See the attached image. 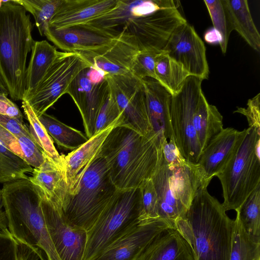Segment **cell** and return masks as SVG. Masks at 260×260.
<instances>
[{
	"mask_svg": "<svg viewBox=\"0 0 260 260\" xmlns=\"http://www.w3.org/2000/svg\"><path fill=\"white\" fill-rule=\"evenodd\" d=\"M162 156L157 134L146 137L122 125L110 132L101 153L111 181L120 191L139 188L151 179Z\"/></svg>",
	"mask_w": 260,
	"mask_h": 260,
	"instance_id": "cell-1",
	"label": "cell"
},
{
	"mask_svg": "<svg viewBox=\"0 0 260 260\" xmlns=\"http://www.w3.org/2000/svg\"><path fill=\"white\" fill-rule=\"evenodd\" d=\"M207 188L198 189L174 229L189 244L193 260H230L234 220Z\"/></svg>",
	"mask_w": 260,
	"mask_h": 260,
	"instance_id": "cell-2",
	"label": "cell"
},
{
	"mask_svg": "<svg viewBox=\"0 0 260 260\" xmlns=\"http://www.w3.org/2000/svg\"><path fill=\"white\" fill-rule=\"evenodd\" d=\"M2 190L11 234L32 248L41 260H60L45 224L39 188L22 179L5 183Z\"/></svg>",
	"mask_w": 260,
	"mask_h": 260,
	"instance_id": "cell-3",
	"label": "cell"
},
{
	"mask_svg": "<svg viewBox=\"0 0 260 260\" xmlns=\"http://www.w3.org/2000/svg\"><path fill=\"white\" fill-rule=\"evenodd\" d=\"M26 11L15 1H3L0 7V75L9 94L22 100L25 93L26 62L35 41Z\"/></svg>",
	"mask_w": 260,
	"mask_h": 260,
	"instance_id": "cell-4",
	"label": "cell"
},
{
	"mask_svg": "<svg viewBox=\"0 0 260 260\" xmlns=\"http://www.w3.org/2000/svg\"><path fill=\"white\" fill-rule=\"evenodd\" d=\"M119 191L110 180L105 160L100 157L90 166L76 192L70 196L64 216L72 224L88 232Z\"/></svg>",
	"mask_w": 260,
	"mask_h": 260,
	"instance_id": "cell-5",
	"label": "cell"
},
{
	"mask_svg": "<svg viewBox=\"0 0 260 260\" xmlns=\"http://www.w3.org/2000/svg\"><path fill=\"white\" fill-rule=\"evenodd\" d=\"M216 176L222 186L224 209L237 210L260 184V130L248 127L237 153Z\"/></svg>",
	"mask_w": 260,
	"mask_h": 260,
	"instance_id": "cell-6",
	"label": "cell"
},
{
	"mask_svg": "<svg viewBox=\"0 0 260 260\" xmlns=\"http://www.w3.org/2000/svg\"><path fill=\"white\" fill-rule=\"evenodd\" d=\"M140 189L119 191L87 232L83 260H92L114 241L139 224Z\"/></svg>",
	"mask_w": 260,
	"mask_h": 260,
	"instance_id": "cell-7",
	"label": "cell"
},
{
	"mask_svg": "<svg viewBox=\"0 0 260 260\" xmlns=\"http://www.w3.org/2000/svg\"><path fill=\"white\" fill-rule=\"evenodd\" d=\"M203 79L189 76L173 95L170 118L173 137L185 159L197 164L202 151L193 125V114L201 93Z\"/></svg>",
	"mask_w": 260,
	"mask_h": 260,
	"instance_id": "cell-8",
	"label": "cell"
},
{
	"mask_svg": "<svg viewBox=\"0 0 260 260\" xmlns=\"http://www.w3.org/2000/svg\"><path fill=\"white\" fill-rule=\"evenodd\" d=\"M90 65L78 53L60 52L34 92L26 101L39 117L64 94L76 76Z\"/></svg>",
	"mask_w": 260,
	"mask_h": 260,
	"instance_id": "cell-9",
	"label": "cell"
},
{
	"mask_svg": "<svg viewBox=\"0 0 260 260\" xmlns=\"http://www.w3.org/2000/svg\"><path fill=\"white\" fill-rule=\"evenodd\" d=\"M110 91L122 116V126L149 137L156 134L150 124L142 80L133 75L106 76Z\"/></svg>",
	"mask_w": 260,
	"mask_h": 260,
	"instance_id": "cell-10",
	"label": "cell"
},
{
	"mask_svg": "<svg viewBox=\"0 0 260 260\" xmlns=\"http://www.w3.org/2000/svg\"><path fill=\"white\" fill-rule=\"evenodd\" d=\"M186 22L177 7L164 8L129 19L122 29L135 37L139 52H162L175 30Z\"/></svg>",
	"mask_w": 260,
	"mask_h": 260,
	"instance_id": "cell-11",
	"label": "cell"
},
{
	"mask_svg": "<svg viewBox=\"0 0 260 260\" xmlns=\"http://www.w3.org/2000/svg\"><path fill=\"white\" fill-rule=\"evenodd\" d=\"M139 50L135 37L122 29L110 43L79 54L93 68L105 76L132 75L131 69Z\"/></svg>",
	"mask_w": 260,
	"mask_h": 260,
	"instance_id": "cell-12",
	"label": "cell"
},
{
	"mask_svg": "<svg viewBox=\"0 0 260 260\" xmlns=\"http://www.w3.org/2000/svg\"><path fill=\"white\" fill-rule=\"evenodd\" d=\"M41 208L47 229L60 260H83L87 232L69 222L63 213L51 206L42 194Z\"/></svg>",
	"mask_w": 260,
	"mask_h": 260,
	"instance_id": "cell-13",
	"label": "cell"
},
{
	"mask_svg": "<svg viewBox=\"0 0 260 260\" xmlns=\"http://www.w3.org/2000/svg\"><path fill=\"white\" fill-rule=\"evenodd\" d=\"M164 51L181 65L190 76L203 80L208 78L206 47L193 27L187 22L175 30Z\"/></svg>",
	"mask_w": 260,
	"mask_h": 260,
	"instance_id": "cell-14",
	"label": "cell"
},
{
	"mask_svg": "<svg viewBox=\"0 0 260 260\" xmlns=\"http://www.w3.org/2000/svg\"><path fill=\"white\" fill-rule=\"evenodd\" d=\"M171 228L173 227L169 222L161 219L139 224L92 260H139L151 243L162 231Z\"/></svg>",
	"mask_w": 260,
	"mask_h": 260,
	"instance_id": "cell-15",
	"label": "cell"
},
{
	"mask_svg": "<svg viewBox=\"0 0 260 260\" xmlns=\"http://www.w3.org/2000/svg\"><path fill=\"white\" fill-rule=\"evenodd\" d=\"M248 128L239 131L226 127L214 136L202 151L197 163L208 186L212 179L224 169L242 143Z\"/></svg>",
	"mask_w": 260,
	"mask_h": 260,
	"instance_id": "cell-16",
	"label": "cell"
},
{
	"mask_svg": "<svg viewBox=\"0 0 260 260\" xmlns=\"http://www.w3.org/2000/svg\"><path fill=\"white\" fill-rule=\"evenodd\" d=\"M121 31L103 29L85 23L59 29L48 27L44 35L64 52L77 53L105 46Z\"/></svg>",
	"mask_w": 260,
	"mask_h": 260,
	"instance_id": "cell-17",
	"label": "cell"
},
{
	"mask_svg": "<svg viewBox=\"0 0 260 260\" xmlns=\"http://www.w3.org/2000/svg\"><path fill=\"white\" fill-rule=\"evenodd\" d=\"M88 68L76 76L66 93L71 96L76 105L82 119L85 135L89 139L94 135L96 119L109 88L106 79L100 83L91 82L87 75Z\"/></svg>",
	"mask_w": 260,
	"mask_h": 260,
	"instance_id": "cell-18",
	"label": "cell"
},
{
	"mask_svg": "<svg viewBox=\"0 0 260 260\" xmlns=\"http://www.w3.org/2000/svg\"><path fill=\"white\" fill-rule=\"evenodd\" d=\"M122 116L90 138L77 149L64 155L63 162L70 196L74 194L84 173L90 166L101 157L103 144L112 129L121 125Z\"/></svg>",
	"mask_w": 260,
	"mask_h": 260,
	"instance_id": "cell-19",
	"label": "cell"
},
{
	"mask_svg": "<svg viewBox=\"0 0 260 260\" xmlns=\"http://www.w3.org/2000/svg\"><path fill=\"white\" fill-rule=\"evenodd\" d=\"M44 155L43 163L33 168L28 179L39 188L42 197L51 206L63 213L70 198L64 165L53 161L44 152Z\"/></svg>",
	"mask_w": 260,
	"mask_h": 260,
	"instance_id": "cell-20",
	"label": "cell"
},
{
	"mask_svg": "<svg viewBox=\"0 0 260 260\" xmlns=\"http://www.w3.org/2000/svg\"><path fill=\"white\" fill-rule=\"evenodd\" d=\"M141 80L145 90L149 119L161 144L173 137L170 118L173 95L154 78L147 77Z\"/></svg>",
	"mask_w": 260,
	"mask_h": 260,
	"instance_id": "cell-21",
	"label": "cell"
},
{
	"mask_svg": "<svg viewBox=\"0 0 260 260\" xmlns=\"http://www.w3.org/2000/svg\"><path fill=\"white\" fill-rule=\"evenodd\" d=\"M173 7L177 6L173 0H118L114 8L87 24L98 28L114 30L118 26H123L131 19Z\"/></svg>",
	"mask_w": 260,
	"mask_h": 260,
	"instance_id": "cell-22",
	"label": "cell"
},
{
	"mask_svg": "<svg viewBox=\"0 0 260 260\" xmlns=\"http://www.w3.org/2000/svg\"><path fill=\"white\" fill-rule=\"evenodd\" d=\"M118 0H62L49 27L54 29L85 24L114 8Z\"/></svg>",
	"mask_w": 260,
	"mask_h": 260,
	"instance_id": "cell-23",
	"label": "cell"
},
{
	"mask_svg": "<svg viewBox=\"0 0 260 260\" xmlns=\"http://www.w3.org/2000/svg\"><path fill=\"white\" fill-rule=\"evenodd\" d=\"M139 260H193L191 248L175 229L162 231L147 247Z\"/></svg>",
	"mask_w": 260,
	"mask_h": 260,
	"instance_id": "cell-24",
	"label": "cell"
},
{
	"mask_svg": "<svg viewBox=\"0 0 260 260\" xmlns=\"http://www.w3.org/2000/svg\"><path fill=\"white\" fill-rule=\"evenodd\" d=\"M60 53L46 40L35 41L25 71V93L22 100L34 92Z\"/></svg>",
	"mask_w": 260,
	"mask_h": 260,
	"instance_id": "cell-25",
	"label": "cell"
},
{
	"mask_svg": "<svg viewBox=\"0 0 260 260\" xmlns=\"http://www.w3.org/2000/svg\"><path fill=\"white\" fill-rule=\"evenodd\" d=\"M223 117L216 106L210 105L203 92L193 114V125L202 151L210 140L223 128Z\"/></svg>",
	"mask_w": 260,
	"mask_h": 260,
	"instance_id": "cell-26",
	"label": "cell"
},
{
	"mask_svg": "<svg viewBox=\"0 0 260 260\" xmlns=\"http://www.w3.org/2000/svg\"><path fill=\"white\" fill-rule=\"evenodd\" d=\"M233 30H236L247 44L260 50V35L253 21L246 0H222Z\"/></svg>",
	"mask_w": 260,
	"mask_h": 260,
	"instance_id": "cell-27",
	"label": "cell"
},
{
	"mask_svg": "<svg viewBox=\"0 0 260 260\" xmlns=\"http://www.w3.org/2000/svg\"><path fill=\"white\" fill-rule=\"evenodd\" d=\"M0 143L34 168L44 161V152L30 133L15 135L0 125Z\"/></svg>",
	"mask_w": 260,
	"mask_h": 260,
	"instance_id": "cell-28",
	"label": "cell"
},
{
	"mask_svg": "<svg viewBox=\"0 0 260 260\" xmlns=\"http://www.w3.org/2000/svg\"><path fill=\"white\" fill-rule=\"evenodd\" d=\"M47 132L56 144L66 150H74L88 138L81 131L61 122L46 113L38 117Z\"/></svg>",
	"mask_w": 260,
	"mask_h": 260,
	"instance_id": "cell-29",
	"label": "cell"
},
{
	"mask_svg": "<svg viewBox=\"0 0 260 260\" xmlns=\"http://www.w3.org/2000/svg\"><path fill=\"white\" fill-rule=\"evenodd\" d=\"M155 72L156 80L173 95L180 90L186 78L190 76L181 65L164 51L157 59Z\"/></svg>",
	"mask_w": 260,
	"mask_h": 260,
	"instance_id": "cell-30",
	"label": "cell"
},
{
	"mask_svg": "<svg viewBox=\"0 0 260 260\" xmlns=\"http://www.w3.org/2000/svg\"><path fill=\"white\" fill-rule=\"evenodd\" d=\"M230 260H260V240L246 232L237 216L234 220Z\"/></svg>",
	"mask_w": 260,
	"mask_h": 260,
	"instance_id": "cell-31",
	"label": "cell"
},
{
	"mask_svg": "<svg viewBox=\"0 0 260 260\" xmlns=\"http://www.w3.org/2000/svg\"><path fill=\"white\" fill-rule=\"evenodd\" d=\"M24 113L29 123V132L36 144L53 161L64 165V155H60L56 149L53 141L40 121L33 110L25 101H22Z\"/></svg>",
	"mask_w": 260,
	"mask_h": 260,
	"instance_id": "cell-32",
	"label": "cell"
},
{
	"mask_svg": "<svg viewBox=\"0 0 260 260\" xmlns=\"http://www.w3.org/2000/svg\"><path fill=\"white\" fill-rule=\"evenodd\" d=\"M235 211L246 232L260 240V184Z\"/></svg>",
	"mask_w": 260,
	"mask_h": 260,
	"instance_id": "cell-33",
	"label": "cell"
},
{
	"mask_svg": "<svg viewBox=\"0 0 260 260\" xmlns=\"http://www.w3.org/2000/svg\"><path fill=\"white\" fill-rule=\"evenodd\" d=\"M32 171V167L0 143V182L28 179L26 173Z\"/></svg>",
	"mask_w": 260,
	"mask_h": 260,
	"instance_id": "cell-34",
	"label": "cell"
},
{
	"mask_svg": "<svg viewBox=\"0 0 260 260\" xmlns=\"http://www.w3.org/2000/svg\"><path fill=\"white\" fill-rule=\"evenodd\" d=\"M15 2L32 15L39 33L43 36L62 0H16Z\"/></svg>",
	"mask_w": 260,
	"mask_h": 260,
	"instance_id": "cell-35",
	"label": "cell"
},
{
	"mask_svg": "<svg viewBox=\"0 0 260 260\" xmlns=\"http://www.w3.org/2000/svg\"><path fill=\"white\" fill-rule=\"evenodd\" d=\"M36 252L17 240L8 228H0V260H38Z\"/></svg>",
	"mask_w": 260,
	"mask_h": 260,
	"instance_id": "cell-36",
	"label": "cell"
},
{
	"mask_svg": "<svg viewBox=\"0 0 260 260\" xmlns=\"http://www.w3.org/2000/svg\"><path fill=\"white\" fill-rule=\"evenodd\" d=\"M210 16L213 28L219 35V45L223 53L227 50L229 39L233 28L222 0L204 1Z\"/></svg>",
	"mask_w": 260,
	"mask_h": 260,
	"instance_id": "cell-37",
	"label": "cell"
},
{
	"mask_svg": "<svg viewBox=\"0 0 260 260\" xmlns=\"http://www.w3.org/2000/svg\"><path fill=\"white\" fill-rule=\"evenodd\" d=\"M139 189V224H145L159 219L158 213V200L151 178L145 181Z\"/></svg>",
	"mask_w": 260,
	"mask_h": 260,
	"instance_id": "cell-38",
	"label": "cell"
},
{
	"mask_svg": "<svg viewBox=\"0 0 260 260\" xmlns=\"http://www.w3.org/2000/svg\"><path fill=\"white\" fill-rule=\"evenodd\" d=\"M121 115L117 104L109 89L96 119L94 135L110 126Z\"/></svg>",
	"mask_w": 260,
	"mask_h": 260,
	"instance_id": "cell-39",
	"label": "cell"
},
{
	"mask_svg": "<svg viewBox=\"0 0 260 260\" xmlns=\"http://www.w3.org/2000/svg\"><path fill=\"white\" fill-rule=\"evenodd\" d=\"M162 52H139L132 67V75L140 80L147 77L156 79L155 64Z\"/></svg>",
	"mask_w": 260,
	"mask_h": 260,
	"instance_id": "cell-40",
	"label": "cell"
},
{
	"mask_svg": "<svg viewBox=\"0 0 260 260\" xmlns=\"http://www.w3.org/2000/svg\"><path fill=\"white\" fill-rule=\"evenodd\" d=\"M260 93L248 100L246 108H238L234 112L244 115L247 119L249 127L260 130Z\"/></svg>",
	"mask_w": 260,
	"mask_h": 260,
	"instance_id": "cell-41",
	"label": "cell"
},
{
	"mask_svg": "<svg viewBox=\"0 0 260 260\" xmlns=\"http://www.w3.org/2000/svg\"><path fill=\"white\" fill-rule=\"evenodd\" d=\"M164 157L170 168L179 167L187 161L183 157L177 147L173 137L165 140L161 143Z\"/></svg>",
	"mask_w": 260,
	"mask_h": 260,
	"instance_id": "cell-42",
	"label": "cell"
},
{
	"mask_svg": "<svg viewBox=\"0 0 260 260\" xmlns=\"http://www.w3.org/2000/svg\"><path fill=\"white\" fill-rule=\"evenodd\" d=\"M0 114L24 123L23 115L17 105L3 93H0Z\"/></svg>",
	"mask_w": 260,
	"mask_h": 260,
	"instance_id": "cell-43",
	"label": "cell"
},
{
	"mask_svg": "<svg viewBox=\"0 0 260 260\" xmlns=\"http://www.w3.org/2000/svg\"><path fill=\"white\" fill-rule=\"evenodd\" d=\"M0 125L15 135L29 133V129L24 123L1 114Z\"/></svg>",
	"mask_w": 260,
	"mask_h": 260,
	"instance_id": "cell-44",
	"label": "cell"
},
{
	"mask_svg": "<svg viewBox=\"0 0 260 260\" xmlns=\"http://www.w3.org/2000/svg\"><path fill=\"white\" fill-rule=\"evenodd\" d=\"M204 39L207 42L210 44H219L221 41L219 35L214 28H210L206 32Z\"/></svg>",
	"mask_w": 260,
	"mask_h": 260,
	"instance_id": "cell-45",
	"label": "cell"
},
{
	"mask_svg": "<svg viewBox=\"0 0 260 260\" xmlns=\"http://www.w3.org/2000/svg\"><path fill=\"white\" fill-rule=\"evenodd\" d=\"M3 197L2 190L0 189V228H6L7 226V221L5 211L2 210Z\"/></svg>",
	"mask_w": 260,
	"mask_h": 260,
	"instance_id": "cell-46",
	"label": "cell"
},
{
	"mask_svg": "<svg viewBox=\"0 0 260 260\" xmlns=\"http://www.w3.org/2000/svg\"><path fill=\"white\" fill-rule=\"evenodd\" d=\"M0 93L8 95L9 94L7 88L0 75Z\"/></svg>",
	"mask_w": 260,
	"mask_h": 260,
	"instance_id": "cell-47",
	"label": "cell"
}]
</instances>
